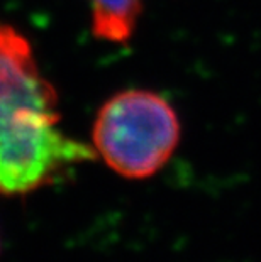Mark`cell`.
I'll return each instance as SVG.
<instances>
[{"mask_svg":"<svg viewBox=\"0 0 261 262\" xmlns=\"http://www.w3.org/2000/svg\"><path fill=\"white\" fill-rule=\"evenodd\" d=\"M92 12L93 36L124 44L134 34L141 14V0H87Z\"/></svg>","mask_w":261,"mask_h":262,"instance_id":"3","label":"cell"},{"mask_svg":"<svg viewBox=\"0 0 261 262\" xmlns=\"http://www.w3.org/2000/svg\"><path fill=\"white\" fill-rule=\"evenodd\" d=\"M59 97L27 39L0 22V194L15 196L59 181L97 158L59 127Z\"/></svg>","mask_w":261,"mask_h":262,"instance_id":"1","label":"cell"},{"mask_svg":"<svg viewBox=\"0 0 261 262\" xmlns=\"http://www.w3.org/2000/svg\"><path fill=\"white\" fill-rule=\"evenodd\" d=\"M92 141L110 169L129 180H143L171 158L180 141V122L161 95L126 90L101 107Z\"/></svg>","mask_w":261,"mask_h":262,"instance_id":"2","label":"cell"}]
</instances>
